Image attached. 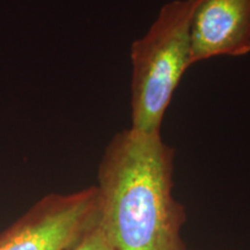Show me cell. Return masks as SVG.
I'll return each mask as SVG.
<instances>
[{
    "instance_id": "6da1fadb",
    "label": "cell",
    "mask_w": 250,
    "mask_h": 250,
    "mask_svg": "<svg viewBox=\"0 0 250 250\" xmlns=\"http://www.w3.org/2000/svg\"><path fill=\"white\" fill-rule=\"evenodd\" d=\"M175 149L161 132L112 137L98 169L99 227L115 250H187L184 206L173 195Z\"/></svg>"
},
{
    "instance_id": "7a4b0ae2",
    "label": "cell",
    "mask_w": 250,
    "mask_h": 250,
    "mask_svg": "<svg viewBox=\"0 0 250 250\" xmlns=\"http://www.w3.org/2000/svg\"><path fill=\"white\" fill-rule=\"evenodd\" d=\"M197 0H171L131 44V127L161 132L166 110L190 67V26Z\"/></svg>"
},
{
    "instance_id": "3957f363",
    "label": "cell",
    "mask_w": 250,
    "mask_h": 250,
    "mask_svg": "<svg viewBox=\"0 0 250 250\" xmlns=\"http://www.w3.org/2000/svg\"><path fill=\"white\" fill-rule=\"evenodd\" d=\"M98 223L95 186L51 192L0 233V250H70Z\"/></svg>"
},
{
    "instance_id": "277c9868",
    "label": "cell",
    "mask_w": 250,
    "mask_h": 250,
    "mask_svg": "<svg viewBox=\"0 0 250 250\" xmlns=\"http://www.w3.org/2000/svg\"><path fill=\"white\" fill-rule=\"evenodd\" d=\"M250 52V0H197L190 26V66Z\"/></svg>"
},
{
    "instance_id": "5b68a950",
    "label": "cell",
    "mask_w": 250,
    "mask_h": 250,
    "mask_svg": "<svg viewBox=\"0 0 250 250\" xmlns=\"http://www.w3.org/2000/svg\"><path fill=\"white\" fill-rule=\"evenodd\" d=\"M70 250H115L111 243L108 241L104 234L96 225L93 229H90L73 248Z\"/></svg>"
}]
</instances>
